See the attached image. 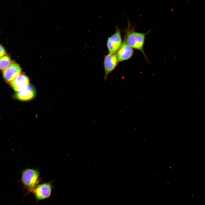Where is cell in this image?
<instances>
[{"label":"cell","mask_w":205,"mask_h":205,"mask_svg":"<svg viewBox=\"0 0 205 205\" xmlns=\"http://www.w3.org/2000/svg\"><path fill=\"white\" fill-rule=\"evenodd\" d=\"M147 34V33L140 32L134 30L129 29L126 32L124 41L133 49L141 52L146 60L148 61L144 50L145 36Z\"/></svg>","instance_id":"cell-1"},{"label":"cell","mask_w":205,"mask_h":205,"mask_svg":"<svg viewBox=\"0 0 205 205\" xmlns=\"http://www.w3.org/2000/svg\"><path fill=\"white\" fill-rule=\"evenodd\" d=\"M39 173L36 169L26 168L22 172L21 180L23 184L30 191L33 192L38 185Z\"/></svg>","instance_id":"cell-2"},{"label":"cell","mask_w":205,"mask_h":205,"mask_svg":"<svg viewBox=\"0 0 205 205\" xmlns=\"http://www.w3.org/2000/svg\"><path fill=\"white\" fill-rule=\"evenodd\" d=\"M122 44L120 31L117 28L115 33L108 38L107 40V46L109 53H116Z\"/></svg>","instance_id":"cell-3"},{"label":"cell","mask_w":205,"mask_h":205,"mask_svg":"<svg viewBox=\"0 0 205 205\" xmlns=\"http://www.w3.org/2000/svg\"><path fill=\"white\" fill-rule=\"evenodd\" d=\"M118 62L116 53H109L105 56L103 64L105 80L106 79L109 74L116 67Z\"/></svg>","instance_id":"cell-4"},{"label":"cell","mask_w":205,"mask_h":205,"mask_svg":"<svg viewBox=\"0 0 205 205\" xmlns=\"http://www.w3.org/2000/svg\"><path fill=\"white\" fill-rule=\"evenodd\" d=\"M21 71L20 66L13 62L3 71V77L7 82L10 83L20 75Z\"/></svg>","instance_id":"cell-5"},{"label":"cell","mask_w":205,"mask_h":205,"mask_svg":"<svg viewBox=\"0 0 205 205\" xmlns=\"http://www.w3.org/2000/svg\"><path fill=\"white\" fill-rule=\"evenodd\" d=\"M51 183H47L38 185L33 190L37 200H43L49 197L52 190Z\"/></svg>","instance_id":"cell-6"},{"label":"cell","mask_w":205,"mask_h":205,"mask_svg":"<svg viewBox=\"0 0 205 205\" xmlns=\"http://www.w3.org/2000/svg\"><path fill=\"white\" fill-rule=\"evenodd\" d=\"M36 91L34 87L32 85H28L17 92L15 94L16 98L18 100L26 101L32 99L35 96Z\"/></svg>","instance_id":"cell-7"},{"label":"cell","mask_w":205,"mask_h":205,"mask_svg":"<svg viewBox=\"0 0 205 205\" xmlns=\"http://www.w3.org/2000/svg\"><path fill=\"white\" fill-rule=\"evenodd\" d=\"M133 49L124 41L122 46L116 53L119 62H122L130 58L134 54Z\"/></svg>","instance_id":"cell-8"},{"label":"cell","mask_w":205,"mask_h":205,"mask_svg":"<svg viewBox=\"0 0 205 205\" xmlns=\"http://www.w3.org/2000/svg\"><path fill=\"white\" fill-rule=\"evenodd\" d=\"M10 84L15 91L18 92L29 84V79L26 75L21 74L10 82Z\"/></svg>","instance_id":"cell-9"},{"label":"cell","mask_w":205,"mask_h":205,"mask_svg":"<svg viewBox=\"0 0 205 205\" xmlns=\"http://www.w3.org/2000/svg\"><path fill=\"white\" fill-rule=\"evenodd\" d=\"M13 62L10 57L7 55L0 58V70L4 71Z\"/></svg>","instance_id":"cell-10"},{"label":"cell","mask_w":205,"mask_h":205,"mask_svg":"<svg viewBox=\"0 0 205 205\" xmlns=\"http://www.w3.org/2000/svg\"><path fill=\"white\" fill-rule=\"evenodd\" d=\"M6 52L4 48L0 44V58L6 55Z\"/></svg>","instance_id":"cell-11"}]
</instances>
